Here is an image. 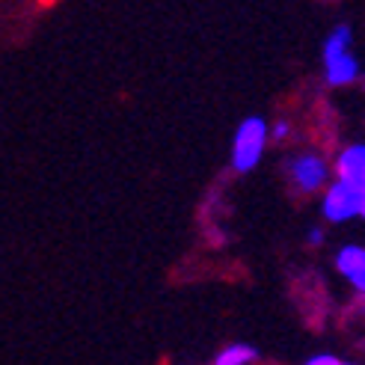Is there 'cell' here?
<instances>
[{
	"label": "cell",
	"mask_w": 365,
	"mask_h": 365,
	"mask_svg": "<svg viewBox=\"0 0 365 365\" xmlns=\"http://www.w3.org/2000/svg\"><path fill=\"white\" fill-rule=\"evenodd\" d=\"M288 131H291L288 122H277V125H273V140H285Z\"/></svg>",
	"instance_id": "obj_9"
},
{
	"label": "cell",
	"mask_w": 365,
	"mask_h": 365,
	"mask_svg": "<svg viewBox=\"0 0 365 365\" xmlns=\"http://www.w3.org/2000/svg\"><path fill=\"white\" fill-rule=\"evenodd\" d=\"M359 208H362V187L351 185V181H344V178H336L333 185H327L321 211L330 223L354 220V217H359Z\"/></svg>",
	"instance_id": "obj_3"
},
{
	"label": "cell",
	"mask_w": 365,
	"mask_h": 365,
	"mask_svg": "<svg viewBox=\"0 0 365 365\" xmlns=\"http://www.w3.org/2000/svg\"><path fill=\"white\" fill-rule=\"evenodd\" d=\"M336 270L356 288V294L365 297V247L356 244L341 247L336 252Z\"/></svg>",
	"instance_id": "obj_5"
},
{
	"label": "cell",
	"mask_w": 365,
	"mask_h": 365,
	"mask_svg": "<svg viewBox=\"0 0 365 365\" xmlns=\"http://www.w3.org/2000/svg\"><path fill=\"white\" fill-rule=\"evenodd\" d=\"M359 217L365 220V187H362V208H359Z\"/></svg>",
	"instance_id": "obj_11"
},
{
	"label": "cell",
	"mask_w": 365,
	"mask_h": 365,
	"mask_svg": "<svg viewBox=\"0 0 365 365\" xmlns=\"http://www.w3.org/2000/svg\"><path fill=\"white\" fill-rule=\"evenodd\" d=\"M267 122L262 116H250L238 125L235 131V140H232V167L238 173H250L259 167V160L267 149Z\"/></svg>",
	"instance_id": "obj_2"
},
{
	"label": "cell",
	"mask_w": 365,
	"mask_h": 365,
	"mask_svg": "<svg viewBox=\"0 0 365 365\" xmlns=\"http://www.w3.org/2000/svg\"><path fill=\"white\" fill-rule=\"evenodd\" d=\"M336 178L351 181L356 187H365V143L344 145L336 158Z\"/></svg>",
	"instance_id": "obj_6"
},
{
	"label": "cell",
	"mask_w": 365,
	"mask_h": 365,
	"mask_svg": "<svg viewBox=\"0 0 365 365\" xmlns=\"http://www.w3.org/2000/svg\"><path fill=\"white\" fill-rule=\"evenodd\" d=\"M255 359H259V351L250 348V344H229L214 356V365H247Z\"/></svg>",
	"instance_id": "obj_7"
},
{
	"label": "cell",
	"mask_w": 365,
	"mask_h": 365,
	"mask_svg": "<svg viewBox=\"0 0 365 365\" xmlns=\"http://www.w3.org/2000/svg\"><path fill=\"white\" fill-rule=\"evenodd\" d=\"M309 365H341L344 359H339L336 354H315L312 359H306Z\"/></svg>",
	"instance_id": "obj_8"
},
{
	"label": "cell",
	"mask_w": 365,
	"mask_h": 365,
	"mask_svg": "<svg viewBox=\"0 0 365 365\" xmlns=\"http://www.w3.org/2000/svg\"><path fill=\"white\" fill-rule=\"evenodd\" d=\"M306 238H309V244H312V247H318V244L324 241V232H321V229H309Z\"/></svg>",
	"instance_id": "obj_10"
},
{
	"label": "cell",
	"mask_w": 365,
	"mask_h": 365,
	"mask_svg": "<svg viewBox=\"0 0 365 365\" xmlns=\"http://www.w3.org/2000/svg\"><path fill=\"white\" fill-rule=\"evenodd\" d=\"M354 33L348 24L333 27L324 39V78L330 86H351L359 78V60L351 53Z\"/></svg>",
	"instance_id": "obj_1"
},
{
	"label": "cell",
	"mask_w": 365,
	"mask_h": 365,
	"mask_svg": "<svg viewBox=\"0 0 365 365\" xmlns=\"http://www.w3.org/2000/svg\"><path fill=\"white\" fill-rule=\"evenodd\" d=\"M288 178L297 190L315 193V190L327 187V181H330V167H327V160L321 155L306 152V155H297L288 163Z\"/></svg>",
	"instance_id": "obj_4"
}]
</instances>
